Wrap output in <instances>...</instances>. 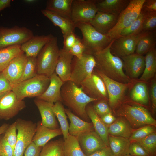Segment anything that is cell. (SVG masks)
<instances>
[{
	"instance_id": "1",
	"label": "cell",
	"mask_w": 156,
	"mask_h": 156,
	"mask_svg": "<svg viewBox=\"0 0 156 156\" xmlns=\"http://www.w3.org/2000/svg\"><path fill=\"white\" fill-rule=\"evenodd\" d=\"M60 92L61 102L75 115L89 122L90 119L86 111V107L89 103L97 100L89 96L80 86L70 80L64 82Z\"/></svg>"
},
{
	"instance_id": "2",
	"label": "cell",
	"mask_w": 156,
	"mask_h": 156,
	"mask_svg": "<svg viewBox=\"0 0 156 156\" xmlns=\"http://www.w3.org/2000/svg\"><path fill=\"white\" fill-rule=\"evenodd\" d=\"M110 44L93 55L96 63L94 69L118 82L125 83L131 82L124 71L122 60L111 53Z\"/></svg>"
},
{
	"instance_id": "3",
	"label": "cell",
	"mask_w": 156,
	"mask_h": 156,
	"mask_svg": "<svg viewBox=\"0 0 156 156\" xmlns=\"http://www.w3.org/2000/svg\"><path fill=\"white\" fill-rule=\"evenodd\" d=\"M112 111L116 116L125 118L134 129L147 125L156 126V120L149 111L133 101L123 99Z\"/></svg>"
},
{
	"instance_id": "4",
	"label": "cell",
	"mask_w": 156,
	"mask_h": 156,
	"mask_svg": "<svg viewBox=\"0 0 156 156\" xmlns=\"http://www.w3.org/2000/svg\"><path fill=\"white\" fill-rule=\"evenodd\" d=\"M75 25L83 35L81 40L85 47L84 53L93 55L105 48L113 40L107 34L97 31L89 22L77 23Z\"/></svg>"
},
{
	"instance_id": "5",
	"label": "cell",
	"mask_w": 156,
	"mask_h": 156,
	"mask_svg": "<svg viewBox=\"0 0 156 156\" xmlns=\"http://www.w3.org/2000/svg\"><path fill=\"white\" fill-rule=\"evenodd\" d=\"M60 50L57 38L54 36L43 47L36 57L37 74L50 77L55 72Z\"/></svg>"
},
{
	"instance_id": "6",
	"label": "cell",
	"mask_w": 156,
	"mask_h": 156,
	"mask_svg": "<svg viewBox=\"0 0 156 156\" xmlns=\"http://www.w3.org/2000/svg\"><path fill=\"white\" fill-rule=\"evenodd\" d=\"M50 82V77L37 74L31 78L14 85L12 91L16 95L18 99L20 100H23L26 97H37L44 93Z\"/></svg>"
},
{
	"instance_id": "7",
	"label": "cell",
	"mask_w": 156,
	"mask_h": 156,
	"mask_svg": "<svg viewBox=\"0 0 156 156\" xmlns=\"http://www.w3.org/2000/svg\"><path fill=\"white\" fill-rule=\"evenodd\" d=\"M145 0H130L126 8L119 15L114 27L107 34L113 40L120 36L124 29L131 25L139 15Z\"/></svg>"
},
{
	"instance_id": "8",
	"label": "cell",
	"mask_w": 156,
	"mask_h": 156,
	"mask_svg": "<svg viewBox=\"0 0 156 156\" xmlns=\"http://www.w3.org/2000/svg\"><path fill=\"white\" fill-rule=\"evenodd\" d=\"M96 65L93 55L83 53L80 58L73 56L70 81L80 86L83 81L91 76Z\"/></svg>"
},
{
	"instance_id": "9",
	"label": "cell",
	"mask_w": 156,
	"mask_h": 156,
	"mask_svg": "<svg viewBox=\"0 0 156 156\" xmlns=\"http://www.w3.org/2000/svg\"><path fill=\"white\" fill-rule=\"evenodd\" d=\"M15 122L18 133L13 156H23L26 149L32 142L37 124L21 118L17 119Z\"/></svg>"
},
{
	"instance_id": "10",
	"label": "cell",
	"mask_w": 156,
	"mask_h": 156,
	"mask_svg": "<svg viewBox=\"0 0 156 156\" xmlns=\"http://www.w3.org/2000/svg\"><path fill=\"white\" fill-rule=\"evenodd\" d=\"M33 31L25 27H0V49L11 46L21 45L34 36Z\"/></svg>"
},
{
	"instance_id": "11",
	"label": "cell",
	"mask_w": 156,
	"mask_h": 156,
	"mask_svg": "<svg viewBox=\"0 0 156 156\" xmlns=\"http://www.w3.org/2000/svg\"><path fill=\"white\" fill-rule=\"evenodd\" d=\"M97 0H73L71 9V19L75 24L89 22L98 12Z\"/></svg>"
},
{
	"instance_id": "12",
	"label": "cell",
	"mask_w": 156,
	"mask_h": 156,
	"mask_svg": "<svg viewBox=\"0 0 156 156\" xmlns=\"http://www.w3.org/2000/svg\"><path fill=\"white\" fill-rule=\"evenodd\" d=\"M146 32L125 36H120L113 40L110 44V51L114 55L120 58L135 53L140 38Z\"/></svg>"
},
{
	"instance_id": "13",
	"label": "cell",
	"mask_w": 156,
	"mask_h": 156,
	"mask_svg": "<svg viewBox=\"0 0 156 156\" xmlns=\"http://www.w3.org/2000/svg\"><path fill=\"white\" fill-rule=\"evenodd\" d=\"M95 70L105 84L108 93V103L112 111L124 99L125 93L132 82L127 83H120L110 79L102 73Z\"/></svg>"
},
{
	"instance_id": "14",
	"label": "cell",
	"mask_w": 156,
	"mask_h": 156,
	"mask_svg": "<svg viewBox=\"0 0 156 156\" xmlns=\"http://www.w3.org/2000/svg\"><path fill=\"white\" fill-rule=\"evenodd\" d=\"M80 86L90 97L108 102V95L105 84L97 72L94 69L91 76L86 79Z\"/></svg>"
},
{
	"instance_id": "15",
	"label": "cell",
	"mask_w": 156,
	"mask_h": 156,
	"mask_svg": "<svg viewBox=\"0 0 156 156\" xmlns=\"http://www.w3.org/2000/svg\"><path fill=\"white\" fill-rule=\"evenodd\" d=\"M26 107L25 101L17 99L12 90L0 96V120H9Z\"/></svg>"
},
{
	"instance_id": "16",
	"label": "cell",
	"mask_w": 156,
	"mask_h": 156,
	"mask_svg": "<svg viewBox=\"0 0 156 156\" xmlns=\"http://www.w3.org/2000/svg\"><path fill=\"white\" fill-rule=\"evenodd\" d=\"M27 60V57L23 52L13 59L2 72L13 86L19 83Z\"/></svg>"
},
{
	"instance_id": "17",
	"label": "cell",
	"mask_w": 156,
	"mask_h": 156,
	"mask_svg": "<svg viewBox=\"0 0 156 156\" xmlns=\"http://www.w3.org/2000/svg\"><path fill=\"white\" fill-rule=\"evenodd\" d=\"M121 58L125 74L131 80L142 75L145 68V56L134 53Z\"/></svg>"
},
{
	"instance_id": "18",
	"label": "cell",
	"mask_w": 156,
	"mask_h": 156,
	"mask_svg": "<svg viewBox=\"0 0 156 156\" xmlns=\"http://www.w3.org/2000/svg\"><path fill=\"white\" fill-rule=\"evenodd\" d=\"M78 139L81 148L86 156L108 146L94 130L85 133L78 137Z\"/></svg>"
},
{
	"instance_id": "19",
	"label": "cell",
	"mask_w": 156,
	"mask_h": 156,
	"mask_svg": "<svg viewBox=\"0 0 156 156\" xmlns=\"http://www.w3.org/2000/svg\"><path fill=\"white\" fill-rule=\"evenodd\" d=\"M53 36L51 34L34 36L21 45V49L27 57H36L43 47Z\"/></svg>"
},
{
	"instance_id": "20",
	"label": "cell",
	"mask_w": 156,
	"mask_h": 156,
	"mask_svg": "<svg viewBox=\"0 0 156 156\" xmlns=\"http://www.w3.org/2000/svg\"><path fill=\"white\" fill-rule=\"evenodd\" d=\"M118 16L98 11L90 23L98 32L107 34L116 25Z\"/></svg>"
},
{
	"instance_id": "21",
	"label": "cell",
	"mask_w": 156,
	"mask_h": 156,
	"mask_svg": "<svg viewBox=\"0 0 156 156\" xmlns=\"http://www.w3.org/2000/svg\"><path fill=\"white\" fill-rule=\"evenodd\" d=\"M34 103L40 112L43 126L51 129L60 128L52 109L53 104L36 98Z\"/></svg>"
},
{
	"instance_id": "22",
	"label": "cell",
	"mask_w": 156,
	"mask_h": 156,
	"mask_svg": "<svg viewBox=\"0 0 156 156\" xmlns=\"http://www.w3.org/2000/svg\"><path fill=\"white\" fill-rule=\"evenodd\" d=\"M50 79L49 85L45 91L36 98L53 104L58 101L61 102V89L64 82L55 72Z\"/></svg>"
},
{
	"instance_id": "23",
	"label": "cell",
	"mask_w": 156,
	"mask_h": 156,
	"mask_svg": "<svg viewBox=\"0 0 156 156\" xmlns=\"http://www.w3.org/2000/svg\"><path fill=\"white\" fill-rule=\"evenodd\" d=\"M73 57L69 51L63 49H60L55 72L64 82L70 80Z\"/></svg>"
},
{
	"instance_id": "24",
	"label": "cell",
	"mask_w": 156,
	"mask_h": 156,
	"mask_svg": "<svg viewBox=\"0 0 156 156\" xmlns=\"http://www.w3.org/2000/svg\"><path fill=\"white\" fill-rule=\"evenodd\" d=\"M65 111L70 121L68 130L70 135L78 137L87 132L94 130L92 122L82 120L68 109H65Z\"/></svg>"
},
{
	"instance_id": "25",
	"label": "cell",
	"mask_w": 156,
	"mask_h": 156,
	"mask_svg": "<svg viewBox=\"0 0 156 156\" xmlns=\"http://www.w3.org/2000/svg\"><path fill=\"white\" fill-rule=\"evenodd\" d=\"M36 124V130L32 141L38 146L43 147L52 139L62 135L60 127L50 129L43 126L41 121Z\"/></svg>"
},
{
	"instance_id": "26",
	"label": "cell",
	"mask_w": 156,
	"mask_h": 156,
	"mask_svg": "<svg viewBox=\"0 0 156 156\" xmlns=\"http://www.w3.org/2000/svg\"><path fill=\"white\" fill-rule=\"evenodd\" d=\"M41 11L42 14L49 19L55 26H57L60 28L63 37L70 33L74 32L76 28L75 24L71 20L45 9Z\"/></svg>"
},
{
	"instance_id": "27",
	"label": "cell",
	"mask_w": 156,
	"mask_h": 156,
	"mask_svg": "<svg viewBox=\"0 0 156 156\" xmlns=\"http://www.w3.org/2000/svg\"><path fill=\"white\" fill-rule=\"evenodd\" d=\"M90 103L86 107L87 115L92 121L95 131L100 136L106 145L109 146L108 131L109 125L103 122L100 117L95 112L93 106Z\"/></svg>"
},
{
	"instance_id": "28",
	"label": "cell",
	"mask_w": 156,
	"mask_h": 156,
	"mask_svg": "<svg viewBox=\"0 0 156 156\" xmlns=\"http://www.w3.org/2000/svg\"><path fill=\"white\" fill-rule=\"evenodd\" d=\"M130 0H98L96 6L98 11L118 16L127 6Z\"/></svg>"
},
{
	"instance_id": "29",
	"label": "cell",
	"mask_w": 156,
	"mask_h": 156,
	"mask_svg": "<svg viewBox=\"0 0 156 156\" xmlns=\"http://www.w3.org/2000/svg\"><path fill=\"white\" fill-rule=\"evenodd\" d=\"M134 130L125 118L118 117L109 125L108 131L109 135L129 138Z\"/></svg>"
},
{
	"instance_id": "30",
	"label": "cell",
	"mask_w": 156,
	"mask_h": 156,
	"mask_svg": "<svg viewBox=\"0 0 156 156\" xmlns=\"http://www.w3.org/2000/svg\"><path fill=\"white\" fill-rule=\"evenodd\" d=\"M73 0H49L47 2L45 9L71 20V9Z\"/></svg>"
},
{
	"instance_id": "31",
	"label": "cell",
	"mask_w": 156,
	"mask_h": 156,
	"mask_svg": "<svg viewBox=\"0 0 156 156\" xmlns=\"http://www.w3.org/2000/svg\"><path fill=\"white\" fill-rule=\"evenodd\" d=\"M109 146L115 156H125L129 154L130 143L129 138L109 135Z\"/></svg>"
},
{
	"instance_id": "32",
	"label": "cell",
	"mask_w": 156,
	"mask_h": 156,
	"mask_svg": "<svg viewBox=\"0 0 156 156\" xmlns=\"http://www.w3.org/2000/svg\"><path fill=\"white\" fill-rule=\"evenodd\" d=\"M156 30L146 32L139 39L137 44L135 53L143 55L155 48Z\"/></svg>"
},
{
	"instance_id": "33",
	"label": "cell",
	"mask_w": 156,
	"mask_h": 156,
	"mask_svg": "<svg viewBox=\"0 0 156 156\" xmlns=\"http://www.w3.org/2000/svg\"><path fill=\"white\" fill-rule=\"evenodd\" d=\"M130 96L133 102L143 106L147 105L149 102V94L145 82L140 81L136 83L132 88Z\"/></svg>"
},
{
	"instance_id": "34",
	"label": "cell",
	"mask_w": 156,
	"mask_h": 156,
	"mask_svg": "<svg viewBox=\"0 0 156 156\" xmlns=\"http://www.w3.org/2000/svg\"><path fill=\"white\" fill-rule=\"evenodd\" d=\"M145 66L144 71L139 80L146 82L154 76L156 71V51L155 48L152 50L145 57Z\"/></svg>"
},
{
	"instance_id": "35",
	"label": "cell",
	"mask_w": 156,
	"mask_h": 156,
	"mask_svg": "<svg viewBox=\"0 0 156 156\" xmlns=\"http://www.w3.org/2000/svg\"><path fill=\"white\" fill-rule=\"evenodd\" d=\"M23 52L21 45L19 44L0 49V72H2L13 59Z\"/></svg>"
},
{
	"instance_id": "36",
	"label": "cell",
	"mask_w": 156,
	"mask_h": 156,
	"mask_svg": "<svg viewBox=\"0 0 156 156\" xmlns=\"http://www.w3.org/2000/svg\"><path fill=\"white\" fill-rule=\"evenodd\" d=\"M63 151L64 156H86L81 148L78 137L69 134L64 140Z\"/></svg>"
},
{
	"instance_id": "37",
	"label": "cell",
	"mask_w": 156,
	"mask_h": 156,
	"mask_svg": "<svg viewBox=\"0 0 156 156\" xmlns=\"http://www.w3.org/2000/svg\"><path fill=\"white\" fill-rule=\"evenodd\" d=\"M53 110L57 118L60 125L63 136L64 140L69 135L68 130L69 125L67 119V116L65 109L60 101H57L53 104L52 106Z\"/></svg>"
},
{
	"instance_id": "38",
	"label": "cell",
	"mask_w": 156,
	"mask_h": 156,
	"mask_svg": "<svg viewBox=\"0 0 156 156\" xmlns=\"http://www.w3.org/2000/svg\"><path fill=\"white\" fill-rule=\"evenodd\" d=\"M63 142L60 139L48 142L42 148L40 156H64Z\"/></svg>"
},
{
	"instance_id": "39",
	"label": "cell",
	"mask_w": 156,
	"mask_h": 156,
	"mask_svg": "<svg viewBox=\"0 0 156 156\" xmlns=\"http://www.w3.org/2000/svg\"><path fill=\"white\" fill-rule=\"evenodd\" d=\"M147 14L141 10L137 18L129 27L122 30L120 36L136 34L142 32V28L143 24Z\"/></svg>"
},
{
	"instance_id": "40",
	"label": "cell",
	"mask_w": 156,
	"mask_h": 156,
	"mask_svg": "<svg viewBox=\"0 0 156 156\" xmlns=\"http://www.w3.org/2000/svg\"><path fill=\"white\" fill-rule=\"evenodd\" d=\"M37 75L36 57H27V60L24 71L19 83L31 78Z\"/></svg>"
},
{
	"instance_id": "41",
	"label": "cell",
	"mask_w": 156,
	"mask_h": 156,
	"mask_svg": "<svg viewBox=\"0 0 156 156\" xmlns=\"http://www.w3.org/2000/svg\"><path fill=\"white\" fill-rule=\"evenodd\" d=\"M155 127L153 125H147L134 129L129 138L130 142L138 141L156 132Z\"/></svg>"
},
{
	"instance_id": "42",
	"label": "cell",
	"mask_w": 156,
	"mask_h": 156,
	"mask_svg": "<svg viewBox=\"0 0 156 156\" xmlns=\"http://www.w3.org/2000/svg\"><path fill=\"white\" fill-rule=\"evenodd\" d=\"M137 142L143 146L151 156H156V132Z\"/></svg>"
},
{
	"instance_id": "43",
	"label": "cell",
	"mask_w": 156,
	"mask_h": 156,
	"mask_svg": "<svg viewBox=\"0 0 156 156\" xmlns=\"http://www.w3.org/2000/svg\"><path fill=\"white\" fill-rule=\"evenodd\" d=\"M16 123L15 121L9 125L3 135L4 139L12 147L13 152L17 139Z\"/></svg>"
},
{
	"instance_id": "44",
	"label": "cell",
	"mask_w": 156,
	"mask_h": 156,
	"mask_svg": "<svg viewBox=\"0 0 156 156\" xmlns=\"http://www.w3.org/2000/svg\"><path fill=\"white\" fill-rule=\"evenodd\" d=\"M93 106L94 110L100 117L105 114L112 113V110L108 102L104 100H99L94 101Z\"/></svg>"
},
{
	"instance_id": "45",
	"label": "cell",
	"mask_w": 156,
	"mask_h": 156,
	"mask_svg": "<svg viewBox=\"0 0 156 156\" xmlns=\"http://www.w3.org/2000/svg\"><path fill=\"white\" fill-rule=\"evenodd\" d=\"M156 12L148 13L143 24L142 31L148 32L156 30Z\"/></svg>"
},
{
	"instance_id": "46",
	"label": "cell",
	"mask_w": 156,
	"mask_h": 156,
	"mask_svg": "<svg viewBox=\"0 0 156 156\" xmlns=\"http://www.w3.org/2000/svg\"><path fill=\"white\" fill-rule=\"evenodd\" d=\"M129 154L133 156H151L139 143L136 141L130 142Z\"/></svg>"
},
{
	"instance_id": "47",
	"label": "cell",
	"mask_w": 156,
	"mask_h": 156,
	"mask_svg": "<svg viewBox=\"0 0 156 156\" xmlns=\"http://www.w3.org/2000/svg\"><path fill=\"white\" fill-rule=\"evenodd\" d=\"M84 51V47L81 42V39L78 36L75 42L69 51L73 56L80 58Z\"/></svg>"
},
{
	"instance_id": "48",
	"label": "cell",
	"mask_w": 156,
	"mask_h": 156,
	"mask_svg": "<svg viewBox=\"0 0 156 156\" xmlns=\"http://www.w3.org/2000/svg\"><path fill=\"white\" fill-rule=\"evenodd\" d=\"M13 150L4 139L3 135H0V156H13Z\"/></svg>"
},
{
	"instance_id": "49",
	"label": "cell",
	"mask_w": 156,
	"mask_h": 156,
	"mask_svg": "<svg viewBox=\"0 0 156 156\" xmlns=\"http://www.w3.org/2000/svg\"><path fill=\"white\" fill-rule=\"evenodd\" d=\"M13 86L3 75L2 72H0V96L12 91Z\"/></svg>"
},
{
	"instance_id": "50",
	"label": "cell",
	"mask_w": 156,
	"mask_h": 156,
	"mask_svg": "<svg viewBox=\"0 0 156 156\" xmlns=\"http://www.w3.org/2000/svg\"><path fill=\"white\" fill-rule=\"evenodd\" d=\"M78 36L72 32L63 37V49L69 51L70 50L75 42Z\"/></svg>"
},
{
	"instance_id": "51",
	"label": "cell",
	"mask_w": 156,
	"mask_h": 156,
	"mask_svg": "<svg viewBox=\"0 0 156 156\" xmlns=\"http://www.w3.org/2000/svg\"><path fill=\"white\" fill-rule=\"evenodd\" d=\"M150 94L152 103V112L155 114L156 111V80L154 78L151 81Z\"/></svg>"
},
{
	"instance_id": "52",
	"label": "cell",
	"mask_w": 156,
	"mask_h": 156,
	"mask_svg": "<svg viewBox=\"0 0 156 156\" xmlns=\"http://www.w3.org/2000/svg\"><path fill=\"white\" fill-rule=\"evenodd\" d=\"M42 148L37 146L32 142L26 149L24 156H40Z\"/></svg>"
},
{
	"instance_id": "53",
	"label": "cell",
	"mask_w": 156,
	"mask_h": 156,
	"mask_svg": "<svg viewBox=\"0 0 156 156\" xmlns=\"http://www.w3.org/2000/svg\"><path fill=\"white\" fill-rule=\"evenodd\" d=\"M141 10L147 13L156 12V0H145Z\"/></svg>"
},
{
	"instance_id": "54",
	"label": "cell",
	"mask_w": 156,
	"mask_h": 156,
	"mask_svg": "<svg viewBox=\"0 0 156 156\" xmlns=\"http://www.w3.org/2000/svg\"><path fill=\"white\" fill-rule=\"evenodd\" d=\"M89 156H115L109 146L96 151Z\"/></svg>"
},
{
	"instance_id": "55",
	"label": "cell",
	"mask_w": 156,
	"mask_h": 156,
	"mask_svg": "<svg viewBox=\"0 0 156 156\" xmlns=\"http://www.w3.org/2000/svg\"><path fill=\"white\" fill-rule=\"evenodd\" d=\"M100 117L103 122L107 125H109L112 123L116 119L112 113L105 114Z\"/></svg>"
},
{
	"instance_id": "56",
	"label": "cell",
	"mask_w": 156,
	"mask_h": 156,
	"mask_svg": "<svg viewBox=\"0 0 156 156\" xmlns=\"http://www.w3.org/2000/svg\"><path fill=\"white\" fill-rule=\"evenodd\" d=\"M11 0H0V12L11 6Z\"/></svg>"
},
{
	"instance_id": "57",
	"label": "cell",
	"mask_w": 156,
	"mask_h": 156,
	"mask_svg": "<svg viewBox=\"0 0 156 156\" xmlns=\"http://www.w3.org/2000/svg\"><path fill=\"white\" fill-rule=\"evenodd\" d=\"M9 125L8 124L5 123L0 126V135L4 133Z\"/></svg>"
},
{
	"instance_id": "58",
	"label": "cell",
	"mask_w": 156,
	"mask_h": 156,
	"mask_svg": "<svg viewBox=\"0 0 156 156\" xmlns=\"http://www.w3.org/2000/svg\"><path fill=\"white\" fill-rule=\"evenodd\" d=\"M24 1L28 3H32L36 1L35 0H25Z\"/></svg>"
},
{
	"instance_id": "59",
	"label": "cell",
	"mask_w": 156,
	"mask_h": 156,
	"mask_svg": "<svg viewBox=\"0 0 156 156\" xmlns=\"http://www.w3.org/2000/svg\"><path fill=\"white\" fill-rule=\"evenodd\" d=\"M125 156H132V155H130L129 154H128V155H127Z\"/></svg>"
}]
</instances>
